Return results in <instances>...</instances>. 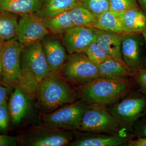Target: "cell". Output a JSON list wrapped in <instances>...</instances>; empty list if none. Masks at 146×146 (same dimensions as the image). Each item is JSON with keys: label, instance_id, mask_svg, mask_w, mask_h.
<instances>
[{"label": "cell", "instance_id": "40", "mask_svg": "<svg viewBox=\"0 0 146 146\" xmlns=\"http://www.w3.org/2000/svg\"><path fill=\"white\" fill-rule=\"evenodd\" d=\"M43 1H44V0H43Z\"/></svg>", "mask_w": 146, "mask_h": 146}, {"label": "cell", "instance_id": "12", "mask_svg": "<svg viewBox=\"0 0 146 146\" xmlns=\"http://www.w3.org/2000/svg\"><path fill=\"white\" fill-rule=\"evenodd\" d=\"M96 30L93 28L73 26L62 34L61 42L69 54L83 52L96 40Z\"/></svg>", "mask_w": 146, "mask_h": 146}, {"label": "cell", "instance_id": "29", "mask_svg": "<svg viewBox=\"0 0 146 146\" xmlns=\"http://www.w3.org/2000/svg\"><path fill=\"white\" fill-rule=\"evenodd\" d=\"M10 118L9 105L7 100L0 105V132H5L7 130Z\"/></svg>", "mask_w": 146, "mask_h": 146}, {"label": "cell", "instance_id": "34", "mask_svg": "<svg viewBox=\"0 0 146 146\" xmlns=\"http://www.w3.org/2000/svg\"><path fill=\"white\" fill-rule=\"evenodd\" d=\"M127 146H146V137L131 138L128 141Z\"/></svg>", "mask_w": 146, "mask_h": 146}, {"label": "cell", "instance_id": "35", "mask_svg": "<svg viewBox=\"0 0 146 146\" xmlns=\"http://www.w3.org/2000/svg\"><path fill=\"white\" fill-rule=\"evenodd\" d=\"M3 71L2 64L1 60L0 57V83L2 84H3Z\"/></svg>", "mask_w": 146, "mask_h": 146}, {"label": "cell", "instance_id": "22", "mask_svg": "<svg viewBox=\"0 0 146 146\" xmlns=\"http://www.w3.org/2000/svg\"><path fill=\"white\" fill-rule=\"evenodd\" d=\"M46 28L50 34L62 35L73 25L69 11L56 16L43 19Z\"/></svg>", "mask_w": 146, "mask_h": 146}, {"label": "cell", "instance_id": "11", "mask_svg": "<svg viewBox=\"0 0 146 146\" xmlns=\"http://www.w3.org/2000/svg\"><path fill=\"white\" fill-rule=\"evenodd\" d=\"M21 58L30 68L39 83L49 74V68L41 40L24 45Z\"/></svg>", "mask_w": 146, "mask_h": 146}, {"label": "cell", "instance_id": "1", "mask_svg": "<svg viewBox=\"0 0 146 146\" xmlns=\"http://www.w3.org/2000/svg\"><path fill=\"white\" fill-rule=\"evenodd\" d=\"M129 77L102 76L75 89L83 101L107 107L117 103L133 91V84Z\"/></svg>", "mask_w": 146, "mask_h": 146}, {"label": "cell", "instance_id": "21", "mask_svg": "<svg viewBox=\"0 0 146 146\" xmlns=\"http://www.w3.org/2000/svg\"><path fill=\"white\" fill-rule=\"evenodd\" d=\"M22 77L18 86L27 94L31 100L36 98L39 82L26 63L21 58Z\"/></svg>", "mask_w": 146, "mask_h": 146}, {"label": "cell", "instance_id": "25", "mask_svg": "<svg viewBox=\"0 0 146 146\" xmlns=\"http://www.w3.org/2000/svg\"><path fill=\"white\" fill-rule=\"evenodd\" d=\"M69 12L74 26L95 28L98 17L86 7L79 4Z\"/></svg>", "mask_w": 146, "mask_h": 146}, {"label": "cell", "instance_id": "37", "mask_svg": "<svg viewBox=\"0 0 146 146\" xmlns=\"http://www.w3.org/2000/svg\"><path fill=\"white\" fill-rule=\"evenodd\" d=\"M142 35H143V37L144 41H145V43L146 48V29L145 30H144L143 32L142 33Z\"/></svg>", "mask_w": 146, "mask_h": 146}, {"label": "cell", "instance_id": "31", "mask_svg": "<svg viewBox=\"0 0 146 146\" xmlns=\"http://www.w3.org/2000/svg\"><path fill=\"white\" fill-rule=\"evenodd\" d=\"M133 78L139 86L140 92L146 96V69L136 70Z\"/></svg>", "mask_w": 146, "mask_h": 146}, {"label": "cell", "instance_id": "17", "mask_svg": "<svg viewBox=\"0 0 146 146\" xmlns=\"http://www.w3.org/2000/svg\"><path fill=\"white\" fill-rule=\"evenodd\" d=\"M125 32L142 33L146 29V12L139 7L119 14Z\"/></svg>", "mask_w": 146, "mask_h": 146}, {"label": "cell", "instance_id": "33", "mask_svg": "<svg viewBox=\"0 0 146 146\" xmlns=\"http://www.w3.org/2000/svg\"><path fill=\"white\" fill-rule=\"evenodd\" d=\"M10 90L0 83V105L7 100Z\"/></svg>", "mask_w": 146, "mask_h": 146}, {"label": "cell", "instance_id": "20", "mask_svg": "<svg viewBox=\"0 0 146 146\" xmlns=\"http://www.w3.org/2000/svg\"><path fill=\"white\" fill-rule=\"evenodd\" d=\"M20 15L0 11V41L5 42L16 38Z\"/></svg>", "mask_w": 146, "mask_h": 146}, {"label": "cell", "instance_id": "27", "mask_svg": "<svg viewBox=\"0 0 146 146\" xmlns=\"http://www.w3.org/2000/svg\"><path fill=\"white\" fill-rule=\"evenodd\" d=\"M79 4L97 17L110 9V0H79Z\"/></svg>", "mask_w": 146, "mask_h": 146}, {"label": "cell", "instance_id": "23", "mask_svg": "<svg viewBox=\"0 0 146 146\" xmlns=\"http://www.w3.org/2000/svg\"><path fill=\"white\" fill-rule=\"evenodd\" d=\"M95 28L119 33H125L120 20L119 14L110 9L103 12L98 16Z\"/></svg>", "mask_w": 146, "mask_h": 146}, {"label": "cell", "instance_id": "8", "mask_svg": "<svg viewBox=\"0 0 146 146\" xmlns=\"http://www.w3.org/2000/svg\"><path fill=\"white\" fill-rule=\"evenodd\" d=\"M23 46L14 38L5 42L0 52L3 71V84L10 91L18 86L22 77L21 58Z\"/></svg>", "mask_w": 146, "mask_h": 146}, {"label": "cell", "instance_id": "16", "mask_svg": "<svg viewBox=\"0 0 146 146\" xmlns=\"http://www.w3.org/2000/svg\"><path fill=\"white\" fill-rule=\"evenodd\" d=\"M123 33L97 29L96 42L110 57L126 65L123 60L121 53L122 40Z\"/></svg>", "mask_w": 146, "mask_h": 146}, {"label": "cell", "instance_id": "24", "mask_svg": "<svg viewBox=\"0 0 146 146\" xmlns=\"http://www.w3.org/2000/svg\"><path fill=\"white\" fill-rule=\"evenodd\" d=\"M101 76H126L133 78L136 70L112 58L98 65Z\"/></svg>", "mask_w": 146, "mask_h": 146}, {"label": "cell", "instance_id": "30", "mask_svg": "<svg viewBox=\"0 0 146 146\" xmlns=\"http://www.w3.org/2000/svg\"><path fill=\"white\" fill-rule=\"evenodd\" d=\"M133 125L132 128L133 137H146V117H143Z\"/></svg>", "mask_w": 146, "mask_h": 146}, {"label": "cell", "instance_id": "38", "mask_svg": "<svg viewBox=\"0 0 146 146\" xmlns=\"http://www.w3.org/2000/svg\"><path fill=\"white\" fill-rule=\"evenodd\" d=\"M5 43V42H3L0 41V52H1V51Z\"/></svg>", "mask_w": 146, "mask_h": 146}, {"label": "cell", "instance_id": "3", "mask_svg": "<svg viewBox=\"0 0 146 146\" xmlns=\"http://www.w3.org/2000/svg\"><path fill=\"white\" fill-rule=\"evenodd\" d=\"M57 73L75 88L86 85L101 77L98 65L90 60L83 52L69 54Z\"/></svg>", "mask_w": 146, "mask_h": 146}, {"label": "cell", "instance_id": "15", "mask_svg": "<svg viewBox=\"0 0 146 146\" xmlns=\"http://www.w3.org/2000/svg\"><path fill=\"white\" fill-rule=\"evenodd\" d=\"M9 102L11 122L14 125L23 122L29 115L32 109L31 100L18 87L13 89Z\"/></svg>", "mask_w": 146, "mask_h": 146}, {"label": "cell", "instance_id": "6", "mask_svg": "<svg viewBox=\"0 0 146 146\" xmlns=\"http://www.w3.org/2000/svg\"><path fill=\"white\" fill-rule=\"evenodd\" d=\"M106 108L122 127L131 133L133 125L145 114L146 96L141 92L132 91L120 101Z\"/></svg>", "mask_w": 146, "mask_h": 146}, {"label": "cell", "instance_id": "13", "mask_svg": "<svg viewBox=\"0 0 146 146\" xmlns=\"http://www.w3.org/2000/svg\"><path fill=\"white\" fill-rule=\"evenodd\" d=\"M140 33H124L121 44V53L124 63L134 70L143 69L142 38Z\"/></svg>", "mask_w": 146, "mask_h": 146}, {"label": "cell", "instance_id": "36", "mask_svg": "<svg viewBox=\"0 0 146 146\" xmlns=\"http://www.w3.org/2000/svg\"><path fill=\"white\" fill-rule=\"evenodd\" d=\"M140 4L141 8L146 12V0H137Z\"/></svg>", "mask_w": 146, "mask_h": 146}, {"label": "cell", "instance_id": "7", "mask_svg": "<svg viewBox=\"0 0 146 146\" xmlns=\"http://www.w3.org/2000/svg\"><path fill=\"white\" fill-rule=\"evenodd\" d=\"M74 138L72 130H58L43 124L18 137L19 144L26 146H70Z\"/></svg>", "mask_w": 146, "mask_h": 146}, {"label": "cell", "instance_id": "28", "mask_svg": "<svg viewBox=\"0 0 146 146\" xmlns=\"http://www.w3.org/2000/svg\"><path fill=\"white\" fill-rule=\"evenodd\" d=\"M138 6L137 0H110V10L118 14Z\"/></svg>", "mask_w": 146, "mask_h": 146}, {"label": "cell", "instance_id": "2", "mask_svg": "<svg viewBox=\"0 0 146 146\" xmlns=\"http://www.w3.org/2000/svg\"><path fill=\"white\" fill-rule=\"evenodd\" d=\"M36 99L37 107L44 114L80 99L75 88L55 72H50L39 82Z\"/></svg>", "mask_w": 146, "mask_h": 146}, {"label": "cell", "instance_id": "18", "mask_svg": "<svg viewBox=\"0 0 146 146\" xmlns=\"http://www.w3.org/2000/svg\"><path fill=\"white\" fill-rule=\"evenodd\" d=\"M43 0H0V11L19 15L35 14L42 9Z\"/></svg>", "mask_w": 146, "mask_h": 146}, {"label": "cell", "instance_id": "9", "mask_svg": "<svg viewBox=\"0 0 146 146\" xmlns=\"http://www.w3.org/2000/svg\"><path fill=\"white\" fill-rule=\"evenodd\" d=\"M49 33L42 18L34 14L20 15L16 38L24 46L41 40Z\"/></svg>", "mask_w": 146, "mask_h": 146}, {"label": "cell", "instance_id": "39", "mask_svg": "<svg viewBox=\"0 0 146 146\" xmlns=\"http://www.w3.org/2000/svg\"><path fill=\"white\" fill-rule=\"evenodd\" d=\"M143 117H146V109L145 111V114H144V116Z\"/></svg>", "mask_w": 146, "mask_h": 146}, {"label": "cell", "instance_id": "5", "mask_svg": "<svg viewBox=\"0 0 146 146\" xmlns=\"http://www.w3.org/2000/svg\"><path fill=\"white\" fill-rule=\"evenodd\" d=\"M90 104L80 99L44 114L43 125L61 130H79L84 112Z\"/></svg>", "mask_w": 146, "mask_h": 146}, {"label": "cell", "instance_id": "4", "mask_svg": "<svg viewBox=\"0 0 146 146\" xmlns=\"http://www.w3.org/2000/svg\"><path fill=\"white\" fill-rule=\"evenodd\" d=\"M79 130L94 133L129 134L131 132L121 126L106 107L90 104L84 114Z\"/></svg>", "mask_w": 146, "mask_h": 146}, {"label": "cell", "instance_id": "32", "mask_svg": "<svg viewBox=\"0 0 146 146\" xmlns=\"http://www.w3.org/2000/svg\"><path fill=\"white\" fill-rule=\"evenodd\" d=\"M18 144V137L0 135V146H16Z\"/></svg>", "mask_w": 146, "mask_h": 146}, {"label": "cell", "instance_id": "14", "mask_svg": "<svg viewBox=\"0 0 146 146\" xmlns=\"http://www.w3.org/2000/svg\"><path fill=\"white\" fill-rule=\"evenodd\" d=\"M41 42L50 72L57 73L68 58L66 48L59 39L50 33Z\"/></svg>", "mask_w": 146, "mask_h": 146}, {"label": "cell", "instance_id": "26", "mask_svg": "<svg viewBox=\"0 0 146 146\" xmlns=\"http://www.w3.org/2000/svg\"><path fill=\"white\" fill-rule=\"evenodd\" d=\"M83 53L90 60L98 65L111 58L97 44L96 40L86 47Z\"/></svg>", "mask_w": 146, "mask_h": 146}, {"label": "cell", "instance_id": "19", "mask_svg": "<svg viewBox=\"0 0 146 146\" xmlns=\"http://www.w3.org/2000/svg\"><path fill=\"white\" fill-rule=\"evenodd\" d=\"M79 4V0H44L42 9L35 15L39 18H49L68 11Z\"/></svg>", "mask_w": 146, "mask_h": 146}, {"label": "cell", "instance_id": "10", "mask_svg": "<svg viewBox=\"0 0 146 146\" xmlns=\"http://www.w3.org/2000/svg\"><path fill=\"white\" fill-rule=\"evenodd\" d=\"M74 138L71 146H127L129 134H112L72 130Z\"/></svg>", "mask_w": 146, "mask_h": 146}]
</instances>
